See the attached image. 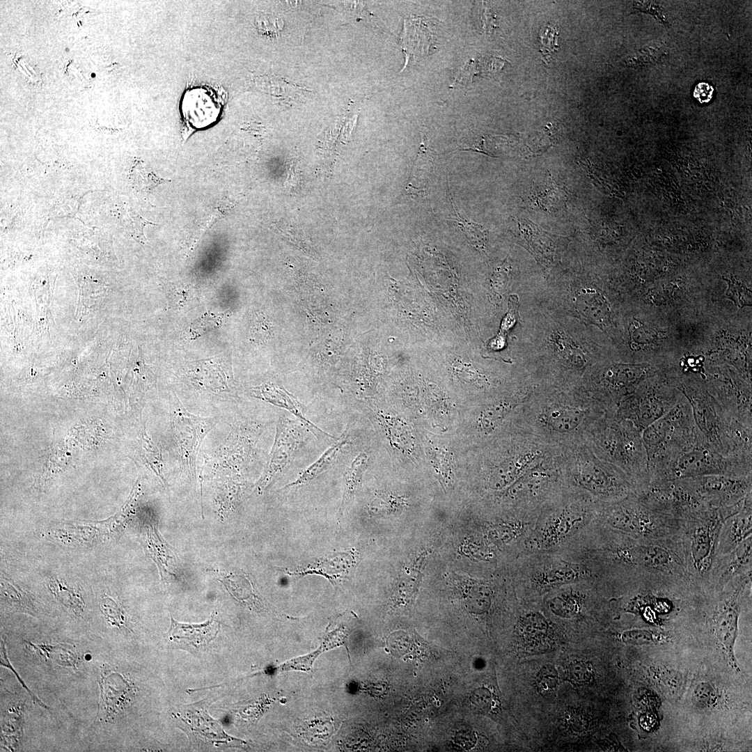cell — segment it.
I'll return each instance as SVG.
<instances>
[{
  "instance_id": "484cf974",
  "label": "cell",
  "mask_w": 752,
  "mask_h": 752,
  "mask_svg": "<svg viewBox=\"0 0 752 752\" xmlns=\"http://www.w3.org/2000/svg\"><path fill=\"white\" fill-rule=\"evenodd\" d=\"M25 642L26 647L32 648L38 656L47 664L76 668L77 654L75 645L68 643L50 645Z\"/></svg>"
},
{
  "instance_id": "ee69618b",
  "label": "cell",
  "mask_w": 752,
  "mask_h": 752,
  "mask_svg": "<svg viewBox=\"0 0 752 752\" xmlns=\"http://www.w3.org/2000/svg\"><path fill=\"white\" fill-rule=\"evenodd\" d=\"M508 307V311L502 320L501 330L499 333V335L505 337L507 332L515 325L519 318V299L516 295L510 296Z\"/></svg>"
},
{
  "instance_id": "bcb514c9",
  "label": "cell",
  "mask_w": 752,
  "mask_h": 752,
  "mask_svg": "<svg viewBox=\"0 0 752 752\" xmlns=\"http://www.w3.org/2000/svg\"><path fill=\"white\" fill-rule=\"evenodd\" d=\"M713 87L708 83H698L694 91V97L701 104L707 103L712 99Z\"/></svg>"
},
{
  "instance_id": "d6986e66",
  "label": "cell",
  "mask_w": 752,
  "mask_h": 752,
  "mask_svg": "<svg viewBox=\"0 0 752 752\" xmlns=\"http://www.w3.org/2000/svg\"><path fill=\"white\" fill-rule=\"evenodd\" d=\"M555 625L543 612L534 609H524L517 618L515 633L519 642L528 650L538 647L555 632Z\"/></svg>"
},
{
  "instance_id": "ab89813d",
  "label": "cell",
  "mask_w": 752,
  "mask_h": 752,
  "mask_svg": "<svg viewBox=\"0 0 752 752\" xmlns=\"http://www.w3.org/2000/svg\"><path fill=\"white\" fill-rule=\"evenodd\" d=\"M101 611L112 626L120 627L125 623V616L118 604L110 597L104 596L100 600Z\"/></svg>"
},
{
  "instance_id": "f35d334b",
  "label": "cell",
  "mask_w": 752,
  "mask_h": 752,
  "mask_svg": "<svg viewBox=\"0 0 752 752\" xmlns=\"http://www.w3.org/2000/svg\"><path fill=\"white\" fill-rule=\"evenodd\" d=\"M510 406L499 404L486 409L481 415V425L487 432L494 430L502 421Z\"/></svg>"
},
{
  "instance_id": "277c9868",
  "label": "cell",
  "mask_w": 752,
  "mask_h": 752,
  "mask_svg": "<svg viewBox=\"0 0 752 752\" xmlns=\"http://www.w3.org/2000/svg\"><path fill=\"white\" fill-rule=\"evenodd\" d=\"M596 520L614 531L641 540L672 538L679 533L682 526V521L650 508L635 494L620 500L602 503Z\"/></svg>"
},
{
  "instance_id": "cb8c5ba5",
  "label": "cell",
  "mask_w": 752,
  "mask_h": 752,
  "mask_svg": "<svg viewBox=\"0 0 752 752\" xmlns=\"http://www.w3.org/2000/svg\"><path fill=\"white\" fill-rule=\"evenodd\" d=\"M520 235L528 245L531 253L535 255L538 260L545 259L552 260L554 255V235L544 231L531 221L526 219H519L517 221Z\"/></svg>"
},
{
  "instance_id": "6da1fadb",
  "label": "cell",
  "mask_w": 752,
  "mask_h": 752,
  "mask_svg": "<svg viewBox=\"0 0 752 752\" xmlns=\"http://www.w3.org/2000/svg\"><path fill=\"white\" fill-rule=\"evenodd\" d=\"M583 581L600 585L586 565L554 552H526L511 562L510 582L524 598L538 600L564 586Z\"/></svg>"
},
{
  "instance_id": "7c38bea8",
  "label": "cell",
  "mask_w": 752,
  "mask_h": 752,
  "mask_svg": "<svg viewBox=\"0 0 752 752\" xmlns=\"http://www.w3.org/2000/svg\"><path fill=\"white\" fill-rule=\"evenodd\" d=\"M309 430L296 418L281 415L276 423L271 453L255 490L263 493L281 476L295 452L304 443Z\"/></svg>"
},
{
  "instance_id": "e575fe53",
  "label": "cell",
  "mask_w": 752,
  "mask_h": 752,
  "mask_svg": "<svg viewBox=\"0 0 752 752\" xmlns=\"http://www.w3.org/2000/svg\"><path fill=\"white\" fill-rule=\"evenodd\" d=\"M719 699V691L709 682H700L693 690L691 700L693 704L700 710H710L715 707Z\"/></svg>"
},
{
  "instance_id": "e0dca14e",
  "label": "cell",
  "mask_w": 752,
  "mask_h": 752,
  "mask_svg": "<svg viewBox=\"0 0 752 752\" xmlns=\"http://www.w3.org/2000/svg\"><path fill=\"white\" fill-rule=\"evenodd\" d=\"M255 397L290 412L318 440L332 444L338 437L333 436L320 428L306 416V409L294 396L285 390L273 385H264L254 389Z\"/></svg>"
},
{
  "instance_id": "d590c367",
  "label": "cell",
  "mask_w": 752,
  "mask_h": 752,
  "mask_svg": "<svg viewBox=\"0 0 752 752\" xmlns=\"http://www.w3.org/2000/svg\"><path fill=\"white\" fill-rule=\"evenodd\" d=\"M448 194L451 203L453 207L454 216L453 219L454 221L457 224L458 227L463 230L467 237L474 239L476 242L483 244L487 234L485 228L480 224L470 220L464 214H462L453 202L450 191Z\"/></svg>"
},
{
  "instance_id": "b9f144b4",
  "label": "cell",
  "mask_w": 752,
  "mask_h": 752,
  "mask_svg": "<svg viewBox=\"0 0 752 752\" xmlns=\"http://www.w3.org/2000/svg\"><path fill=\"white\" fill-rule=\"evenodd\" d=\"M728 288L726 296L731 299L739 307L750 306L751 301V292L740 283L733 280L728 281Z\"/></svg>"
},
{
  "instance_id": "7a4b0ae2",
  "label": "cell",
  "mask_w": 752,
  "mask_h": 752,
  "mask_svg": "<svg viewBox=\"0 0 752 752\" xmlns=\"http://www.w3.org/2000/svg\"><path fill=\"white\" fill-rule=\"evenodd\" d=\"M744 498L729 506L709 507L682 521L677 538L687 572L696 585L708 586L721 528L728 518L742 509Z\"/></svg>"
},
{
  "instance_id": "1f68e13d",
  "label": "cell",
  "mask_w": 752,
  "mask_h": 752,
  "mask_svg": "<svg viewBox=\"0 0 752 752\" xmlns=\"http://www.w3.org/2000/svg\"><path fill=\"white\" fill-rule=\"evenodd\" d=\"M650 674L659 687L670 696H676L683 684L681 673L665 666L650 668Z\"/></svg>"
},
{
  "instance_id": "8fae6325",
  "label": "cell",
  "mask_w": 752,
  "mask_h": 752,
  "mask_svg": "<svg viewBox=\"0 0 752 752\" xmlns=\"http://www.w3.org/2000/svg\"><path fill=\"white\" fill-rule=\"evenodd\" d=\"M682 394L677 388L673 389L662 382H651L626 398L620 414L642 433L673 407Z\"/></svg>"
},
{
  "instance_id": "d4e9b609",
  "label": "cell",
  "mask_w": 752,
  "mask_h": 752,
  "mask_svg": "<svg viewBox=\"0 0 752 752\" xmlns=\"http://www.w3.org/2000/svg\"><path fill=\"white\" fill-rule=\"evenodd\" d=\"M1 603L14 612L29 613L36 616L38 606L31 595L24 591L14 581L1 576Z\"/></svg>"
},
{
  "instance_id": "30bf717a",
  "label": "cell",
  "mask_w": 752,
  "mask_h": 752,
  "mask_svg": "<svg viewBox=\"0 0 752 752\" xmlns=\"http://www.w3.org/2000/svg\"><path fill=\"white\" fill-rule=\"evenodd\" d=\"M635 494L650 508L682 522L711 507L697 494L689 478L651 482Z\"/></svg>"
},
{
  "instance_id": "4316f807",
  "label": "cell",
  "mask_w": 752,
  "mask_h": 752,
  "mask_svg": "<svg viewBox=\"0 0 752 752\" xmlns=\"http://www.w3.org/2000/svg\"><path fill=\"white\" fill-rule=\"evenodd\" d=\"M368 458V455L364 453L359 454L344 472L343 492L338 510V519L343 515L360 484Z\"/></svg>"
},
{
  "instance_id": "4dcf8cb0",
  "label": "cell",
  "mask_w": 752,
  "mask_h": 752,
  "mask_svg": "<svg viewBox=\"0 0 752 752\" xmlns=\"http://www.w3.org/2000/svg\"><path fill=\"white\" fill-rule=\"evenodd\" d=\"M20 707L9 710L1 723V741L10 751L15 750L22 735V716Z\"/></svg>"
},
{
  "instance_id": "3957f363",
  "label": "cell",
  "mask_w": 752,
  "mask_h": 752,
  "mask_svg": "<svg viewBox=\"0 0 752 752\" xmlns=\"http://www.w3.org/2000/svg\"><path fill=\"white\" fill-rule=\"evenodd\" d=\"M601 505L591 497L551 501L542 508L521 554L556 551L597 518Z\"/></svg>"
},
{
  "instance_id": "ac0fdd59",
  "label": "cell",
  "mask_w": 752,
  "mask_h": 752,
  "mask_svg": "<svg viewBox=\"0 0 752 752\" xmlns=\"http://www.w3.org/2000/svg\"><path fill=\"white\" fill-rule=\"evenodd\" d=\"M751 533L752 492L745 496L742 509L725 521L719 538L716 558L734 550L751 537Z\"/></svg>"
},
{
  "instance_id": "52a82bcc",
  "label": "cell",
  "mask_w": 752,
  "mask_h": 752,
  "mask_svg": "<svg viewBox=\"0 0 752 752\" xmlns=\"http://www.w3.org/2000/svg\"><path fill=\"white\" fill-rule=\"evenodd\" d=\"M609 423L602 425L596 434L597 448L606 459L619 466L638 489L648 483V456L642 433L626 419Z\"/></svg>"
},
{
  "instance_id": "7402d4cb",
  "label": "cell",
  "mask_w": 752,
  "mask_h": 752,
  "mask_svg": "<svg viewBox=\"0 0 752 752\" xmlns=\"http://www.w3.org/2000/svg\"><path fill=\"white\" fill-rule=\"evenodd\" d=\"M347 443L348 434L347 430H345L318 460L299 473L293 482L286 485L282 489L290 487H299L327 471Z\"/></svg>"
},
{
  "instance_id": "f6af8a7d",
  "label": "cell",
  "mask_w": 752,
  "mask_h": 752,
  "mask_svg": "<svg viewBox=\"0 0 752 752\" xmlns=\"http://www.w3.org/2000/svg\"><path fill=\"white\" fill-rule=\"evenodd\" d=\"M0 664H1V665L2 666L6 667L7 668L12 671V672L15 675L17 680L19 682V683L23 687V688L25 689L26 690V691L28 692V694L30 695V696H31V699H32V700H33V702L34 703L38 704V705H40V707H43L45 709H47V710L49 709L48 706L45 705V704H44L42 702H41L40 700V699L28 688V687L26 685L25 682H24V681L21 679L20 676H19V675L17 674L16 671L13 668V667L10 664V663L8 659V657H7V651H6V648L5 638L3 637V636L1 638V641Z\"/></svg>"
},
{
  "instance_id": "836d02e7",
  "label": "cell",
  "mask_w": 752,
  "mask_h": 752,
  "mask_svg": "<svg viewBox=\"0 0 752 752\" xmlns=\"http://www.w3.org/2000/svg\"><path fill=\"white\" fill-rule=\"evenodd\" d=\"M602 304L600 297L590 292L580 291L575 299L576 308L579 314L591 322L602 320L604 313L598 311L597 306Z\"/></svg>"
},
{
  "instance_id": "ffe728a7",
  "label": "cell",
  "mask_w": 752,
  "mask_h": 752,
  "mask_svg": "<svg viewBox=\"0 0 752 752\" xmlns=\"http://www.w3.org/2000/svg\"><path fill=\"white\" fill-rule=\"evenodd\" d=\"M220 624L215 612L207 621L201 624L181 623L171 617L168 634L171 640L198 650L215 639Z\"/></svg>"
},
{
  "instance_id": "5b68a950",
  "label": "cell",
  "mask_w": 752,
  "mask_h": 752,
  "mask_svg": "<svg viewBox=\"0 0 752 752\" xmlns=\"http://www.w3.org/2000/svg\"><path fill=\"white\" fill-rule=\"evenodd\" d=\"M703 439L695 424L690 404L682 394L673 407L642 432L648 456V480L650 473L670 456Z\"/></svg>"
},
{
  "instance_id": "ba28073f",
  "label": "cell",
  "mask_w": 752,
  "mask_h": 752,
  "mask_svg": "<svg viewBox=\"0 0 752 752\" xmlns=\"http://www.w3.org/2000/svg\"><path fill=\"white\" fill-rule=\"evenodd\" d=\"M678 384L677 388L689 401L695 424L706 442L723 455L737 456L732 439L739 421L728 415L706 389L694 383Z\"/></svg>"
},
{
  "instance_id": "d6a6232c",
  "label": "cell",
  "mask_w": 752,
  "mask_h": 752,
  "mask_svg": "<svg viewBox=\"0 0 752 752\" xmlns=\"http://www.w3.org/2000/svg\"><path fill=\"white\" fill-rule=\"evenodd\" d=\"M552 341L556 351L564 362L577 368L585 364L586 360L582 352L564 333L560 331L555 333Z\"/></svg>"
},
{
  "instance_id": "8992f818",
  "label": "cell",
  "mask_w": 752,
  "mask_h": 752,
  "mask_svg": "<svg viewBox=\"0 0 752 752\" xmlns=\"http://www.w3.org/2000/svg\"><path fill=\"white\" fill-rule=\"evenodd\" d=\"M717 474L751 476L752 459L723 455L703 439L670 456L650 473L649 483Z\"/></svg>"
},
{
  "instance_id": "9a60e30c",
  "label": "cell",
  "mask_w": 752,
  "mask_h": 752,
  "mask_svg": "<svg viewBox=\"0 0 752 752\" xmlns=\"http://www.w3.org/2000/svg\"><path fill=\"white\" fill-rule=\"evenodd\" d=\"M699 497L711 507L733 505L752 492V475H706L689 478Z\"/></svg>"
},
{
  "instance_id": "60d3db41",
  "label": "cell",
  "mask_w": 752,
  "mask_h": 752,
  "mask_svg": "<svg viewBox=\"0 0 752 752\" xmlns=\"http://www.w3.org/2000/svg\"><path fill=\"white\" fill-rule=\"evenodd\" d=\"M400 498L389 493H382L372 501L369 510L373 514L379 515L394 512L402 506Z\"/></svg>"
},
{
  "instance_id": "44dd1931",
  "label": "cell",
  "mask_w": 752,
  "mask_h": 752,
  "mask_svg": "<svg viewBox=\"0 0 752 752\" xmlns=\"http://www.w3.org/2000/svg\"><path fill=\"white\" fill-rule=\"evenodd\" d=\"M100 687L99 714L106 718L113 717L127 700L128 684L118 673L107 671L101 674Z\"/></svg>"
},
{
  "instance_id": "8d00e7d4",
  "label": "cell",
  "mask_w": 752,
  "mask_h": 752,
  "mask_svg": "<svg viewBox=\"0 0 752 752\" xmlns=\"http://www.w3.org/2000/svg\"><path fill=\"white\" fill-rule=\"evenodd\" d=\"M566 680L577 685L588 684L594 678L592 664L584 660H573L565 668Z\"/></svg>"
},
{
  "instance_id": "603a6c76",
  "label": "cell",
  "mask_w": 752,
  "mask_h": 752,
  "mask_svg": "<svg viewBox=\"0 0 752 752\" xmlns=\"http://www.w3.org/2000/svg\"><path fill=\"white\" fill-rule=\"evenodd\" d=\"M207 91L200 89L189 91L183 100V113L187 120L195 128H203L214 122L217 116L205 109L203 107L216 105Z\"/></svg>"
},
{
  "instance_id": "4fadbf2b",
  "label": "cell",
  "mask_w": 752,
  "mask_h": 752,
  "mask_svg": "<svg viewBox=\"0 0 752 752\" xmlns=\"http://www.w3.org/2000/svg\"><path fill=\"white\" fill-rule=\"evenodd\" d=\"M172 427L185 470L195 481L196 460L201 442L219 421L218 417L201 418L189 413L175 398L172 406Z\"/></svg>"
},
{
  "instance_id": "74e56055",
  "label": "cell",
  "mask_w": 752,
  "mask_h": 752,
  "mask_svg": "<svg viewBox=\"0 0 752 752\" xmlns=\"http://www.w3.org/2000/svg\"><path fill=\"white\" fill-rule=\"evenodd\" d=\"M535 684L537 691L543 695L555 691L559 684V675L555 666L547 664L540 667L535 676Z\"/></svg>"
},
{
  "instance_id": "f1b7e54d",
  "label": "cell",
  "mask_w": 752,
  "mask_h": 752,
  "mask_svg": "<svg viewBox=\"0 0 752 752\" xmlns=\"http://www.w3.org/2000/svg\"><path fill=\"white\" fill-rule=\"evenodd\" d=\"M584 412L574 407H555L545 417L546 423L554 430L567 432L576 428L583 420Z\"/></svg>"
},
{
  "instance_id": "7bdbcfd3",
  "label": "cell",
  "mask_w": 752,
  "mask_h": 752,
  "mask_svg": "<svg viewBox=\"0 0 752 752\" xmlns=\"http://www.w3.org/2000/svg\"><path fill=\"white\" fill-rule=\"evenodd\" d=\"M565 723L572 733L577 734L586 733L590 723L586 715L579 710L569 712L566 714Z\"/></svg>"
},
{
  "instance_id": "f546056e",
  "label": "cell",
  "mask_w": 752,
  "mask_h": 752,
  "mask_svg": "<svg viewBox=\"0 0 752 752\" xmlns=\"http://www.w3.org/2000/svg\"><path fill=\"white\" fill-rule=\"evenodd\" d=\"M618 639L626 644L635 645H655L668 642L671 637L656 629L632 627L618 632Z\"/></svg>"
},
{
  "instance_id": "5bb4252c",
  "label": "cell",
  "mask_w": 752,
  "mask_h": 752,
  "mask_svg": "<svg viewBox=\"0 0 752 752\" xmlns=\"http://www.w3.org/2000/svg\"><path fill=\"white\" fill-rule=\"evenodd\" d=\"M602 593L597 583L580 581L547 594L543 598L544 605L554 618L563 621H577L585 616L591 602Z\"/></svg>"
},
{
  "instance_id": "83f0119b",
  "label": "cell",
  "mask_w": 752,
  "mask_h": 752,
  "mask_svg": "<svg viewBox=\"0 0 752 752\" xmlns=\"http://www.w3.org/2000/svg\"><path fill=\"white\" fill-rule=\"evenodd\" d=\"M47 582L49 590L67 611L73 613L77 616H81L85 603L79 590L70 588L59 579L52 577H50Z\"/></svg>"
},
{
  "instance_id": "9c48e42d",
  "label": "cell",
  "mask_w": 752,
  "mask_h": 752,
  "mask_svg": "<svg viewBox=\"0 0 752 752\" xmlns=\"http://www.w3.org/2000/svg\"><path fill=\"white\" fill-rule=\"evenodd\" d=\"M749 588H751V573L732 579L719 590L712 588L716 600L709 618V624L728 664L738 671L734 645L738 635L742 600Z\"/></svg>"
},
{
  "instance_id": "2e32d148",
  "label": "cell",
  "mask_w": 752,
  "mask_h": 752,
  "mask_svg": "<svg viewBox=\"0 0 752 752\" xmlns=\"http://www.w3.org/2000/svg\"><path fill=\"white\" fill-rule=\"evenodd\" d=\"M752 572V538L716 559L707 587L719 590L732 579Z\"/></svg>"
}]
</instances>
